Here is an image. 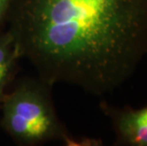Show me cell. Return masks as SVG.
<instances>
[{
	"mask_svg": "<svg viewBox=\"0 0 147 146\" xmlns=\"http://www.w3.org/2000/svg\"><path fill=\"white\" fill-rule=\"evenodd\" d=\"M5 87L6 86L5 85H3L0 83V104H1V102H2V98H3V96H4V90H5Z\"/></svg>",
	"mask_w": 147,
	"mask_h": 146,
	"instance_id": "8992f818",
	"label": "cell"
},
{
	"mask_svg": "<svg viewBox=\"0 0 147 146\" xmlns=\"http://www.w3.org/2000/svg\"><path fill=\"white\" fill-rule=\"evenodd\" d=\"M6 21L20 59L51 86L101 97L147 54V0H11Z\"/></svg>",
	"mask_w": 147,
	"mask_h": 146,
	"instance_id": "6da1fadb",
	"label": "cell"
},
{
	"mask_svg": "<svg viewBox=\"0 0 147 146\" xmlns=\"http://www.w3.org/2000/svg\"><path fill=\"white\" fill-rule=\"evenodd\" d=\"M100 106L112 123L116 145L147 146V104L136 109L116 107L102 102Z\"/></svg>",
	"mask_w": 147,
	"mask_h": 146,
	"instance_id": "3957f363",
	"label": "cell"
},
{
	"mask_svg": "<svg viewBox=\"0 0 147 146\" xmlns=\"http://www.w3.org/2000/svg\"><path fill=\"white\" fill-rule=\"evenodd\" d=\"M51 85L39 78L24 79L2 98L0 126L18 144L39 145L63 141L68 145H99L95 139L77 141L56 113Z\"/></svg>",
	"mask_w": 147,
	"mask_h": 146,
	"instance_id": "7a4b0ae2",
	"label": "cell"
},
{
	"mask_svg": "<svg viewBox=\"0 0 147 146\" xmlns=\"http://www.w3.org/2000/svg\"><path fill=\"white\" fill-rule=\"evenodd\" d=\"M18 59L16 46L8 30L0 33V83L7 85L14 73Z\"/></svg>",
	"mask_w": 147,
	"mask_h": 146,
	"instance_id": "277c9868",
	"label": "cell"
},
{
	"mask_svg": "<svg viewBox=\"0 0 147 146\" xmlns=\"http://www.w3.org/2000/svg\"><path fill=\"white\" fill-rule=\"evenodd\" d=\"M11 0H0V28L7 20Z\"/></svg>",
	"mask_w": 147,
	"mask_h": 146,
	"instance_id": "5b68a950",
	"label": "cell"
}]
</instances>
